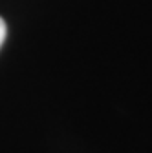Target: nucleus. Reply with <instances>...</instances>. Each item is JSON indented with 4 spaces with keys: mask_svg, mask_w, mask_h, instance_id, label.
<instances>
[{
    "mask_svg": "<svg viewBox=\"0 0 152 153\" xmlns=\"http://www.w3.org/2000/svg\"><path fill=\"white\" fill-rule=\"evenodd\" d=\"M6 33H8L6 22H4V18L0 16V46H2V44H4V40H6Z\"/></svg>",
    "mask_w": 152,
    "mask_h": 153,
    "instance_id": "obj_1",
    "label": "nucleus"
}]
</instances>
